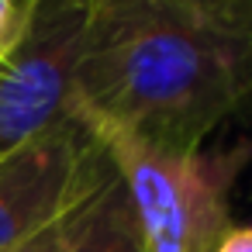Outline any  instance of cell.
<instances>
[{"instance_id":"52a82bcc","label":"cell","mask_w":252,"mask_h":252,"mask_svg":"<svg viewBox=\"0 0 252 252\" xmlns=\"http://www.w3.org/2000/svg\"><path fill=\"white\" fill-rule=\"evenodd\" d=\"M38 0H0V66L21 42Z\"/></svg>"},{"instance_id":"6da1fadb","label":"cell","mask_w":252,"mask_h":252,"mask_svg":"<svg viewBox=\"0 0 252 252\" xmlns=\"http://www.w3.org/2000/svg\"><path fill=\"white\" fill-rule=\"evenodd\" d=\"M252 97V32L159 0H87V45L69 118L162 149H200Z\"/></svg>"},{"instance_id":"5b68a950","label":"cell","mask_w":252,"mask_h":252,"mask_svg":"<svg viewBox=\"0 0 252 252\" xmlns=\"http://www.w3.org/2000/svg\"><path fill=\"white\" fill-rule=\"evenodd\" d=\"M59 252H138L128 197L111 162L97 180V187L73 211L69 231Z\"/></svg>"},{"instance_id":"3957f363","label":"cell","mask_w":252,"mask_h":252,"mask_svg":"<svg viewBox=\"0 0 252 252\" xmlns=\"http://www.w3.org/2000/svg\"><path fill=\"white\" fill-rule=\"evenodd\" d=\"M87 45V0H38L0 66V156L73 121L69 94Z\"/></svg>"},{"instance_id":"7a4b0ae2","label":"cell","mask_w":252,"mask_h":252,"mask_svg":"<svg viewBox=\"0 0 252 252\" xmlns=\"http://www.w3.org/2000/svg\"><path fill=\"white\" fill-rule=\"evenodd\" d=\"M118 173L138 252H211L228 235L231 183L252 142L228 152L162 149L114 125H80Z\"/></svg>"},{"instance_id":"8992f818","label":"cell","mask_w":252,"mask_h":252,"mask_svg":"<svg viewBox=\"0 0 252 252\" xmlns=\"http://www.w3.org/2000/svg\"><path fill=\"white\" fill-rule=\"evenodd\" d=\"M159 4L235 32H252V0H159Z\"/></svg>"},{"instance_id":"277c9868","label":"cell","mask_w":252,"mask_h":252,"mask_svg":"<svg viewBox=\"0 0 252 252\" xmlns=\"http://www.w3.org/2000/svg\"><path fill=\"white\" fill-rule=\"evenodd\" d=\"M97 142L63 121L0 156V252H14L66 218L104 176Z\"/></svg>"},{"instance_id":"9c48e42d","label":"cell","mask_w":252,"mask_h":252,"mask_svg":"<svg viewBox=\"0 0 252 252\" xmlns=\"http://www.w3.org/2000/svg\"><path fill=\"white\" fill-rule=\"evenodd\" d=\"M211 252H252V228H228V235Z\"/></svg>"},{"instance_id":"ba28073f","label":"cell","mask_w":252,"mask_h":252,"mask_svg":"<svg viewBox=\"0 0 252 252\" xmlns=\"http://www.w3.org/2000/svg\"><path fill=\"white\" fill-rule=\"evenodd\" d=\"M80 207V204H76ZM73 207V211H76ZM73 211L66 214V218H59L56 224H49L45 231H38L32 242H25L21 249H14V252H59L63 249V242H66V231H69V218H73Z\"/></svg>"}]
</instances>
